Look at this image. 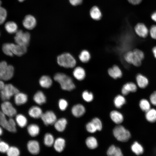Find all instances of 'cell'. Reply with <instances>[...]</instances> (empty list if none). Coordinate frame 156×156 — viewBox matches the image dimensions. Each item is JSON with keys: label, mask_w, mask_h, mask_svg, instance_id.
<instances>
[{"label": "cell", "mask_w": 156, "mask_h": 156, "mask_svg": "<svg viewBox=\"0 0 156 156\" xmlns=\"http://www.w3.org/2000/svg\"><path fill=\"white\" fill-rule=\"evenodd\" d=\"M55 81L58 82L63 90L71 91L75 88V86L71 78L62 73H57L54 77Z\"/></svg>", "instance_id": "cell-1"}, {"label": "cell", "mask_w": 156, "mask_h": 156, "mask_svg": "<svg viewBox=\"0 0 156 156\" xmlns=\"http://www.w3.org/2000/svg\"><path fill=\"white\" fill-rule=\"evenodd\" d=\"M58 64L66 68H72L75 66L76 62L75 58L68 53H64L59 55L57 58Z\"/></svg>", "instance_id": "cell-2"}, {"label": "cell", "mask_w": 156, "mask_h": 156, "mask_svg": "<svg viewBox=\"0 0 156 156\" xmlns=\"http://www.w3.org/2000/svg\"><path fill=\"white\" fill-rule=\"evenodd\" d=\"M113 132L115 138L120 141L127 142L131 137L129 131L121 125L115 127L114 129Z\"/></svg>", "instance_id": "cell-3"}, {"label": "cell", "mask_w": 156, "mask_h": 156, "mask_svg": "<svg viewBox=\"0 0 156 156\" xmlns=\"http://www.w3.org/2000/svg\"><path fill=\"white\" fill-rule=\"evenodd\" d=\"M15 121L12 117L7 120L6 116L1 111L0 124L3 128L10 132H15L16 130Z\"/></svg>", "instance_id": "cell-4"}, {"label": "cell", "mask_w": 156, "mask_h": 156, "mask_svg": "<svg viewBox=\"0 0 156 156\" xmlns=\"http://www.w3.org/2000/svg\"><path fill=\"white\" fill-rule=\"evenodd\" d=\"M18 92L19 90L12 84H6L3 89L1 90V99L3 101H7Z\"/></svg>", "instance_id": "cell-5"}, {"label": "cell", "mask_w": 156, "mask_h": 156, "mask_svg": "<svg viewBox=\"0 0 156 156\" xmlns=\"http://www.w3.org/2000/svg\"><path fill=\"white\" fill-rule=\"evenodd\" d=\"M30 38V34L29 32H23L22 30H19L16 33L14 39L17 44L27 47L29 44Z\"/></svg>", "instance_id": "cell-6"}, {"label": "cell", "mask_w": 156, "mask_h": 156, "mask_svg": "<svg viewBox=\"0 0 156 156\" xmlns=\"http://www.w3.org/2000/svg\"><path fill=\"white\" fill-rule=\"evenodd\" d=\"M1 112L6 116L10 118L15 116L17 112L16 109L13 107L9 101H5L1 105Z\"/></svg>", "instance_id": "cell-7"}, {"label": "cell", "mask_w": 156, "mask_h": 156, "mask_svg": "<svg viewBox=\"0 0 156 156\" xmlns=\"http://www.w3.org/2000/svg\"><path fill=\"white\" fill-rule=\"evenodd\" d=\"M41 118L46 125H53L57 120L56 115L51 111H48L43 113Z\"/></svg>", "instance_id": "cell-8"}, {"label": "cell", "mask_w": 156, "mask_h": 156, "mask_svg": "<svg viewBox=\"0 0 156 156\" xmlns=\"http://www.w3.org/2000/svg\"><path fill=\"white\" fill-rule=\"evenodd\" d=\"M23 24L25 28L31 30L33 29L36 25L35 18L32 15H27L25 16L23 21Z\"/></svg>", "instance_id": "cell-9"}, {"label": "cell", "mask_w": 156, "mask_h": 156, "mask_svg": "<svg viewBox=\"0 0 156 156\" xmlns=\"http://www.w3.org/2000/svg\"><path fill=\"white\" fill-rule=\"evenodd\" d=\"M10 49L13 54L18 56H21L24 54L27 51L26 47L18 44L10 43Z\"/></svg>", "instance_id": "cell-10"}, {"label": "cell", "mask_w": 156, "mask_h": 156, "mask_svg": "<svg viewBox=\"0 0 156 156\" xmlns=\"http://www.w3.org/2000/svg\"><path fill=\"white\" fill-rule=\"evenodd\" d=\"M28 151L31 154L36 155L40 151V147L38 142L35 140L29 141L27 144Z\"/></svg>", "instance_id": "cell-11"}, {"label": "cell", "mask_w": 156, "mask_h": 156, "mask_svg": "<svg viewBox=\"0 0 156 156\" xmlns=\"http://www.w3.org/2000/svg\"><path fill=\"white\" fill-rule=\"evenodd\" d=\"M135 31L138 36L142 38L146 37L148 34L147 27L142 23H139L136 25L135 27Z\"/></svg>", "instance_id": "cell-12"}, {"label": "cell", "mask_w": 156, "mask_h": 156, "mask_svg": "<svg viewBox=\"0 0 156 156\" xmlns=\"http://www.w3.org/2000/svg\"><path fill=\"white\" fill-rule=\"evenodd\" d=\"M137 89V86L134 83L132 82H128L123 85L121 90V92L123 95H126L130 92H135Z\"/></svg>", "instance_id": "cell-13"}, {"label": "cell", "mask_w": 156, "mask_h": 156, "mask_svg": "<svg viewBox=\"0 0 156 156\" xmlns=\"http://www.w3.org/2000/svg\"><path fill=\"white\" fill-rule=\"evenodd\" d=\"M30 116L34 118H41L43 114L42 109L38 106H34L31 107L28 111Z\"/></svg>", "instance_id": "cell-14"}, {"label": "cell", "mask_w": 156, "mask_h": 156, "mask_svg": "<svg viewBox=\"0 0 156 156\" xmlns=\"http://www.w3.org/2000/svg\"><path fill=\"white\" fill-rule=\"evenodd\" d=\"M108 73L111 77L114 79L120 78L122 75L121 70L117 65H114L109 68L108 70Z\"/></svg>", "instance_id": "cell-15"}, {"label": "cell", "mask_w": 156, "mask_h": 156, "mask_svg": "<svg viewBox=\"0 0 156 156\" xmlns=\"http://www.w3.org/2000/svg\"><path fill=\"white\" fill-rule=\"evenodd\" d=\"M14 101L15 103L18 105L25 103L27 101V95L23 93L18 92L14 95Z\"/></svg>", "instance_id": "cell-16"}, {"label": "cell", "mask_w": 156, "mask_h": 156, "mask_svg": "<svg viewBox=\"0 0 156 156\" xmlns=\"http://www.w3.org/2000/svg\"><path fill=\"white\" fill-rule=\"evenodd\" d=\"M72 112L74 116L79 117L84 114L85 112V109L83 105L78 104L73 107L72 109Z\"/></svg>", "instance_id": "cell-17"}, {"label": "cell", "mask_w": 156, "mask_h": 156, "mask_svg": "<svg viewBox=\"0 0 156 156\" xmlns=\"http://www.w3.org/2000/svg\"><path fill=\"white\" fill-rule=\"evenodd\" d=\"M14 73V68L11 65H8L6 70L1 76V79L7 81L13 77Z\"/></svg>", "instance_id": "cell-18"}, {"label": "cell", "mask_w": 156, "mask_h": 156, "mask_svg": "<svg viewBox=\"0 0 156 156\" xmlns=\"http://www.w3.org/2000/svg\"><path fill=\"white\" fill-rule=\"evenodd\" d=\"M73 74L74 77L78 80H83L86 76V72L84 69L82 67L78 66L74 69Z\"/></svg>", "instance_id": "cell-19"}, {"label": "cell", "mask_w": 156, "mask_h": 156, "mask_svg": "<svg viewBox=\"0 0 156 156\" xmlns=\"http://www.w3.org/2000/svg\"><path fill=\"white\" fill-rule=\"evenodd\" d=\"M65 143V140L63 138H57L54 141L53 144L55 149L58 152H61L64 148Z\"/></svg>", "instance_id": "cell-20"}, {"label": "cell", "mask_w": 156, "mask_h": 156, "mask_svg": "<svg viewBox=\"0 0 156 156\" xmlns=\"http://www.w3.org/2000/svg\"><path fill=\"white\" fill-rule=\"evenodd\" d=\"M67 121L66 119L62 118L57 120L54 125L55 129L59 132H62L65 129Z\"/></svg>", "instance_id": "cell-21"}, {"label": "cell", "mask_w": 156, "mask_h": 156, "mask_svg": "<svg viewBox=\"0 0 156 156\" xmlns=\"http://www.w3.org/2000/svg\"><path fill=\"white\" fill-rule=\"evenodd\" d=\"M34 101L37 104L41 105L45 103L46 101V97L41 91H38L34 95Z\"/></svg>", "instance_id": "cell-22"}, {"label": "cell", "mask_w": 156, "mask_h": 156, "mask_svg": "<svg viewBox=\"0 0 156 156\" xmlns=\"http://www.w3.org/2000/svg\"><path fill=\"white\" fill-rule=\"evenodd\" d=\"M110 115L112 120L116 124H120L123 121V117L122 115L117 111L114 110L112 111Z\"/></svg>", "instance_id": "cell-23"}, {"label": "cell", "mask_w": 156, "mask_h": 156, "mask_svg": "<svg viewBox=\"0 0 156 156\" xmlns=\"http://www.w3.org/2000/svg\"><path fill=\"white\" fill-rule=\"evenodd\" d=\"M91 18L95 20H100L102 17V13L99 8L97 6L93 7L90 11Z\"/></svg>", "instance_id": "cell-24"}, {"label": "cell", "mask_w": 156, "mask_h": 156, "mask_svg": "<svg viewBox=\"0 0 156 156\" xmlns=\"http://www.w3.org/2000/svg\"><path fill=\"white\" fill-rule=\"evenodd\" d=\"M136 80L138 86L141 88H145L148 84V81L147 78L141 74L137 75Z\"/></svg>", "instance_id": "cell-25"}, {"label": "cell", "mask_w": 156, "mask_h": 156, "mask_svg": "<svg viewBox=\"0 0 156 156\" xmlns=\"http://www.w3.org/2000/svg\"><path fill=\"white\" fill-rule=\"evenodd\" d=\"M39 83L40 85L42 87L48 88L51 86L52 82L51 79L49 76L44 75L40 78Z\"/></svg>", "instance_id": "cell-26"}, {"label": "cell", "mask_w": 156, "mask_h": 156, "mask_svg": "<svg viewBox=\"0 0 156 156\" xmlns=\"http://www.w3.org/2000/svg\"><path fill=\"white\" fill-rule=\"evenodd\" d=\"M5 28L8 32L10 34L16 33L18 31L17 24L13 21H9L5 24Z\"/></svg>", "instance_id": "cell-27"}, {"label": "cell", "mask_w": 156, "mask_h": 156, "mask_svg": "<svg viewBox=\"0 0 156 156\" xmlns=\"http://www.w3.org/2000/svg\"><path fill=\"white\" fill-rule=\"evenodd\" d=\"M107 154L108 156H122L123 155L120 149L114 145L111 146L108 149Z\"/></svg>", "instance_id": "cell-28"}, {"label": "cell", "mask_w": 156, "mask_h": 156, "mask_svg": "<svg viewBox=\"0 0 156 156\" xmlns=\"http://www.w3.org/2000/svg\"><path fill=\"white\" fill-rule=\"evenodd\" d=\"M27 130L30 136L34 137L37 136L39 134L40 132V128L39 126L36 124H31L27 127Z\"/></svg>", "instance_id": "cell-29"}, {"label": "cell", "mask_w": 156, "mask_h": 156, "mask_svg": "<svg viewBox=\"0 0 156 156\" xmlns=\"http://www.w3.org/2000/svg\"><path fill=\"white\" fill-rule=\"evenodd\" d=\"M145 117L149 122H155L156 121V110L154 109H150L146 112Z\"/></svg>", "instance_id": "cell-30"}, {"label": "cell", "mask_w": 156, "mask_h": 156, "mask_svg": "<svg viewBox=\"0 0 156 156\" xmlns=\"http://www.w3.org/2000/svg\"><path fill=\"white\" fill-rule=\"evenodd\" d=\"M15 121L17 125L21 128L25 127L27 123V119L22 114H18L16 116Z\"/></svg>", "instance_id": "cell-31"}, {"label": "cell", "mask_w": 156, "mask_h": 156, "mask_svg": "<svg viewBox=\"0 0 156 156\" xmlns=\"http://www.w3.org/2000/svg\"><path fill=\"white\" fill-rule=\"evenodd\" d=\"M132 151L135 154L140 155L144 152V149L142 145L136 141L134 142L131 147Z\"/></svg>", "instance_id": "cell-32"}, {"label": "cell", "mask_w": 156, "mask_h": 156, "mask_svg": "<svg viewBox=\"0 0 156 156\" xmlns=\"http://www.w3.org/2000/svg\"><path fill=\"white\" fill-rule=\"evenodd\" d=\"M86 144L87 146L90 149H94L98 146V143L96 139L93 137H88L86 139Z\"/></svg>", "instance_id": "cell-33"}, {"label": "cell", "mask_w": 156, "mask_h": 156, "mask_svg": "<svg viewBox=\"0 0 156 156\" xmlns=\"http://www.w3.org/2000/svg\"><path fill=\"white\" fill-rule=\"evenodd\" d=\"M126 103L125 98L122 95H119L114 98V103L115 106L118 108H120Z\"/></svg>", "instance_id": "cell-34"}, {"label": "cell", "mask_w": 156, "mask_h": 156, "mask_svg": "<svg viewBox=\"0 0 156 156\" xmlns=\"http://www.w3.org/2000/svg\"><path fill=\"white\" fill-rule=\"evenodd\" d=\"M53 135L50 133H46L44 136V142L45 146L48 147L52 146L54 142Z\"/></svg>", "instance_id": "cell-35"}, {"label": "cell", "mask_w": 156, "mask_h": 156, "mask_svg": "<svg viewBox=\"0 0 156 156\" xmlns=\"http://www.w3.org/2000/svg\"><path fill=\"white\" fill-rule=\"evenodd\" d=\"M90 55L89 52L86 50H83L80 54L79 58L80 61L83 62H88L90 60Z\"/></svg>", "instance_id": "cell-36"}, {"label": "cell", "mask_w": 156, "mask_h": 156, "mask_svg": "<svg viewBox=\"0 0 156 156\" xmlns=\"http://www.w3.org/2000/svg\"><path fill=\"white\" fill-rule=\"evenodd\" d=\"M133 52L134 55L133 62L141 61L143 59L144 55L143 52L138 49H134Z\"/></svg>", "instance_id": "cell-37"}, {"label": "cell", "mask_w": 156, "mask_h": 156, "mask_svg": "<svg viewBox=\"0 0 156 156\" xmlns=\"http://www.w3.org/2000/svg\"><path fill=\"white\" fill-rule=\"evenodd\" d=\"M139 106L141 110L146 112L150 109V105L149 102L146 99H142L139 103Z\"/></svg>", "instance_id": "cell-38"}, {"label": "cell", "mask_w": 156, "mask_h": 156, "mask_svg": "<svg viewBox=\"0 0 156 156\" xmlns=\"http://www.w3.org/2000/svg\"><path fill=\"white\" fill-rule=\"evenodd\" d=\"M8 156H18L20 154L19 149L15 146L10 147L6 153Z\"/></svg>", "instance_id": "cell-39"}, {"label": "cell", "mask_w": 156, "mask_h": 156, "mask_svg": "<svg viewBox=\"0 0 156 156\" xmlns=\"http://www.w3.org/2000/svg\"><path fill=\"white\" fill-rule=\"evenodd\" d=\"M82 96L83 99L87 102L92 101L93 99V94L87 91H85L83 92Z\"/></svg>", "instance_id": "cell-40"}, {"label": "cell", "mask_w": 156, "mask_h": 156, "mask_svg": "<svg viewBox=\"0 0 156 156\" xmlns=\"http://www.w3.org/2000/svg\"><path fill=\"white\" fill-rule=\"evenodd\" d=\"M134 54L133 51H129L126 53L124 55L125 60L128 63L132 64L134 59Z\"/></svg>", "instance_id": "cell-41"}, {"label": "cell", "mask_w": 156, "mask_h": 156, "mask_svg": "<svg viewBox=\"0 0 156 156\" xmlns=\"http://www.w3.org/2000/svg\"><path fill=\"white\" fill-rule=\"evenodd\" d=\"M2 49L4 53L6 55L10 56H13V54L10 50V43H6L3 44Z\"/></svg>", "instance_id": "cell-42"}, {"label": "cell", "mask_w": 156, "mask_h": 156, "mask_svg": "<svg viewBox=\"0 0 156 156\" xmlns=\"http://www.w3.org/2000/svg\"><path fill=\"white\" fill-rule=\"evenodd\" d=\"M7 16L6 10L3 8L1 7L0 8V23L3 24L5 21Z\"/></svg>", "instance_id": "cell-43"}, {"label": "cell", "mask_w": 156, "mask_h": 156, "mask_svg": "<svg viewBox=\"0 0 156 156\" xmlns=\"http://www.w3.org/2000/svg\"><path fill=\"white\" fill-rule=\"evenodd\" d=\"M94 125L97 130L100 131L102 129V124L100 120L97 118H93L91 121Z\"/></svg>", "instance_id": "cell-44"}, {"label": "cell", "mask_w": 156, "mask_h": 156, "mask_svg": "<svg viewBox=\"0 0 156 156\" xmlns=\"http://www.w3.org/2000/svg\"><path fill=\"white\" fill-rule=\"evenodd\" d=\"M10 147L8 144L3 141L0 142V151L1 153H6Z\"/></svg>", "instance_id": "cell-45"}, {"label": "cell", "mask_w": 156, "mask_h": 156, "mask_svg": "<svg viewBox=\"0 0 156 156\" xmlns=\"http://www.w3.org/2000/svg\"><path fill=\"white\" fill-rule=\"evenodd\" d=\"M58 104L60 109L62 111L65 110L68 105L67 101L64 99H60L59 101Z\"/></svg>", "instance_id": "cell-46"}, {"label": "cell", "mask_w": 156, "mask_h": 156, "mask_svg": "<svg viewBox=\"0 0 156 156\" xmlns=\"http://www.w3.org/2000/svg\"><path fill=\"white\" fill-rule=\"evenodd\" d=\"M86 129L87 131L90 133H94L97 130L96 127L91 122L87 124Z\"/></svg>", "instance_id": "cell-47"}, {"label": "cell", "mask_w": 156, "mask_h": 156, "mask_svg": "<svg viewBox=\"0 0 156 156\" xmlns=\"http://www.w3.org/2000/svg\"><path fill=\"white\" fill-rule=\"evenodd\" d=\"M8 65L7 62L3 61L1 62L0 64V76H1L6 70Z\"/></svg>", "instance_id": "cell-48"}, {"label": "cell", "mask_w": 156, "mask_h": 156, "mask_svg": "<svg viewBox=\"0 0 156 156\" xmlns=\"http://www.w3.org/2000/svg\"><path fill=\"white\" fill-rule=\"evenodd\" d=\"M150 33L151 37L156 39V25H153L151 27Z\"/></svg>", "instance_id": "cell-49"}, {"label": "cell", "mask_w": 156, "mask_h": 156, "mask_svg": "<svg viewBox=\"0 0 156 156\" xmlns=\"http://www.w3.org/2000/svg\"><path fill=\"white\" fill-rule=\"evenodd\" d=\"M150 99L152 104L156 106V91L154 92L151 94Z\"/></svg>", "instance_id": "cell-50"}, {"label": "cell", "mask_w": 156, "mask_h": 156, "mask_svg": "<svg viewBox=\"0 0 156 156\" xmlns=\"http://www.w3.org/2000/svg\"><path fill=\"white\" fill-rule=\"evenodd\" d=\"M69 1L72 5L77 6L81 3L83 0H69Z\"/></svg>", "instance_id": "cell-51"}, {"label": "cell", "mask_w": 156, "mask_h": 156, "mask_svg": "<svg viewBox=\"0 0 156 156\" xmlns=\"http://www.w3.org/2000/svg\"><path fill=\"white\" fill-rule=\"evenodd\" d=\"M131 3L133 5H137L140 3L142 0H127Z\"/></svg>", "instance_id": "cell-52"}, {"label": "cell", "mask_w": 156, "mask_h": 156, "mask_svg": "<svg viewBox=\"0 0 156 156\" xmlns=\"http://www.w3.org/2000/svg\"><path fill=\"white\" fill-rule=\"evenodd\" d=\"M151 18L153 20L156 22V11L152 14Z\"/></svg>", "instance_id": "cell-53"}, {"label": "cell", "mask_w": 156, "mask_h": 156, "mask_svg": "<svg viewBox=\"0 0 156 156\" xmlns=\"http://www.w3.org/2000/svg\"><path fill=\"white\" fill-rule=\"evenodd\" d=\"M5 85L2 81H1L0 82V90H1L4 88Z\"/></svg>", "instance_id": "cell-54"}, {"label": "cell", "mask_w": 156, "mask_h": 156, "mask_svg": "<svg viewBox=\"0 0 156 156\" xmlns=\"http://www.w3.org/2000/svg\"><path fill=\"white\" fill-rule=\"evenodd\" d=\"M152 51L154 57L156 58V46L153 48Z\"/></svg>", "instance_id": "cell-55"}, {"label": "cell", "mask_w": 156, "mask_h": 156, "mask_svg": "<svg viewBox=\"0 0 156 156\" xmlns=\"http://www.w3.org/2000/svg\"><path fill=\"white\" fill-rule=\"evenodd\" d=\"M2 133H3L2 129L1 127H0V134L1 135V134Z\"/></svg>", "instance_id": "cell-56"}, {"label": "cell", "mask_w": 156, "mask_h": 156, "mask_svg": "<svg viewBox=\"0 0 156 156\" xmlns=\"http://www.w3.org/2000/svg\"><path fill=\"white\" fill-rule=\"evenodd\" d=\"M20 2H23V1H24V0H18Z\"/></svg>", "instance_id": "cell-57"}]
</instances>
